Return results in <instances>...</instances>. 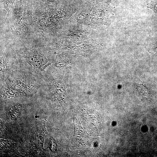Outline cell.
<instances>
[{
  "instance_id": "6da1fadb",
  "label": "cell",
  "mask_w": 157,
  "mask_h": 157,
  "mask_svg": "<svg viewBox=\"0 0 157 157\" xmlns=\"http://www.w3.org/2000/svg\"><path fill=\"white\" fill-rule=\"evenodd\" d=\"M44 83L39 78L19 69L0 83L1 97L7 99L20 96H31Z\"/></svg>"
},
{
  "instance_id": "7a4b0ae2",
  "label": "cell",
  "mask_w": 157,
  "mask_h": 157,
  "mask_svg": "<svg viewBox=\"0 0 157 157\" xmlns=\"http://www.w3.org/2000/svg\"><path fill=\"white\" fill-rule=\"evenodd\" d=\"M16 57L19 69L30 73L44 81L43 73L51 62L46 50L33 47L21 52Z\"/></svg>"
},
{
  "instance_id": "3957f363",
  "label": "cell",
  "mask_w": 157,
  "mask_h": 157,
  "mask_svg": "<svg viewBox=\"0 0 157 157\" xmlns=\"http://www.w3.org/2000/svg\"><path fill=\"white\" fill-rule=\"evenodd\" d=\"M19 69L16 57H10L4 53L0 56V81L2 82L14 71Z\"/></svg>"
},
{
  "instance_id": "277c9868",
  "label": "cell",
  "mask_w": 157,
  "mask_h": 157,
  "mask_svg": "<svg viewBox=\"0 0 157 157\" xmlns=\"http://www.w3.org/2000/svg\"><path fill=\"white\" fill-rule=\"evenodd\" d=\"M147 7L151 9L155 13H157V1H151L147 4Z\"/></svg>"
},
{
  "instance_id": "5b68a950",
  "label": "cell",
  "mask_w": 157,
  "mask_h": 157,
  "mask_svg": "<svg viewBox=\"0 0 157 157\" xmlns=\"http://www.w3.org/2000/svg\"><path fill=\"white\" fill-rule=\"evenodd\" d=\"M14 0H3V3L5 6L8 7L11 6L14 1Z\"/></svg>"
}]
</instances>
